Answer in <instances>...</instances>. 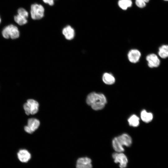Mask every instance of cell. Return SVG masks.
Wrapping results in <instances>:
<instances>
[{"instance_id": "30bf717a", "label": "cell", "mask_w": 168, "mask_h": 168, "mask_svg": "<svg viewBox=\"0 0 168 168\" xmlns=\"http://www.w3.org/2000/svg\"><path fill=\"white\" fill-rule=\"evenodd\" d=\"M141 56L140 52L137 49H132L128 53V57L130 62L133 63L138 62Z\"/></svg>"}, {"instance_id": "ac0fdd59", "label": "cell", "mask_w": 168, "mask_h": 168, "mask_svg": "<svg viewBox=\"0 0 168 168\" xmlns=\"http://www.w3.org/2000/svg\"><path fill=\"white\" fill-rule=\"evenodd\" d=\"M118 4L120 7L125 10L132 6V2L131 0H119Z\"/></svg>"}, {"instance_id": "8992f818", "label": "cell", "mask_w": 168, "mask_h": 168, "mask_svg": "<svg viewBox=\"0 0 168 168\" xmlns=\"http://www.w3.org/2000/svg\"><path fill=\"white\" fill-rule=\"evenodd\" d=\"M114 162L119 163L120 168H125L127 166L128 160L126 156L122 152H115L112 154Z\"/></svg>"}, {"instance_id": "2e32d148", "label": "cell", "mask_w": 168, "mask_h": 168, "mask_svg": "<svg viewBox=\"0 0 168 168\" xmlns=\"http://www.w3.org/2000/svg\"><path fill=\"white\" fill-rule=\"evenodd\" d=\"M139 118L135 114L131 115L128 119L129 124L133 127H137L139 124Z\"/></svg>"}, {"instance_id": "5bb4252c", "label": "cell", "mask_w": 168, "mask_h": 168, "mask_svg": "<svg viewBox=\"0 0 168 168\" xmlns=\"http://www.w3.org/2000/svg\"><path fill=\"white\" fill-rule=\"evenodd\" d=\"M140 117L141 119L144 122L147 123L151 122L153 118V114L151 113L148 112L145 110H142L141 112Z\"/></svg>"}, {"instance_id": "7c38bea8", "label": "cell", "mask_w": 168, "mask_h": 168, "mask_svg": "<svg viewBox=\"0 0 168 168\" xmlns=\"http://www.w3.org/2000/svg\"><path fill=\"white\" fill-rule=\"evenodd\" d=\"M62 33L65 38L69 40H72L75 35L74 30L70 25L67 26L63 29Z\"/></svg>"}, {"instance_id": "9c48e42d", "label": "cell", "mask_w": 168, "mask_h": 168, "mask_svg": "<svg viewBox=\"0 0 168 168\" xmlns=\"http://www.w3.org/2000/svg\"><path fill=\"white\" fill-rule=\"evenodd\" d=\"M146 60L150 68L157 67L160 64V60L155 54H152L148 55L146 57Z\"/></svg>"}, {"instance_id": "3957f363", "label": "cell", "mask_w": 168, "mask_h": 168, "mask_svg": "<svg viewBox=\"0 0 168 168\" xmlns=\"http://www.w3.org/2000/svg\"><path fill=\"white\" fill-rule=\"evenodd\" d=\"M2 34L5 39L11 38L15 39L19 37L20 32L17 26L13 24H10L4 28L2 31Z\"/></svg>"}, {"instance_id": "ffe728a7", "label": "cell", "mask_w": 168, "mask_h": 168, "mask_svg": "<svg viewBox=\"0 0 168 168\" xmlns=\"http://www.w3.org/2000/svg\"><path fill=\"white\" fill-rule=\"evenodd\" d=\"M17 14L26 18L28 17V12L25 9L22 7L18 9Z\"/></svg>"}, {"instance_id": "d6986e66", "label": "cell", "mask_w": 168, "mask_h": 168, "mask_svg": "<svg viewBox=\"0 0 168 168\" xmlns=\"http://www.w3.org/2000/svg\"><path fill=\"white\" fill-rule=\"evenodd\" d=\"M15 22L18 25L22 26L26 24L27 22V18L17 14L14 17Z\"/></svg>"}, {"instance_id": "277c9868", "label": "cell", "mask_w": 168, "mask_h": 168, "mask_svg": "<svg viewBox=\"0 0 168 168\" xmlns=\"http://www.w3.org/2000/svg\"><path fill=\"white\" fill-rule=\"evenodd\" d=\"M44 8L41 4L38 3L32 4L30 10L31 18L34 20H38L42 19L44 16Z\"/></svg>"}, {"instance_id": "ba28073f", "label": "cell", "mask_w": 168, "mask_h": 168, "mask_svg": "<svg viewBox=\"0 0 168 168\" xmlns=\"http://www.w3.org/2000/svg\"><path fill=\"white\" fill-rule=\"evenodd\" d=\"M91 159L87 157L80 158L77 162V168H92Z\"/></svg>"}, {"instance_id": "7402d4cb", "label": "cell", "mask_w": 168, "mask_h": 168, "mask_svg": "<svg viewBox=\"0 0 168 168\" xmlns=\"http://www.w3.org/2000/svg\"><path fill=\"white\" fill-rule=\"evenodd\" d=\"M55 0H42L45 3L48 4L50 6H53L54 4V1Z\"/></svg>"}, {"instance_id": "8fae6325", "label": "cell", "mask_w": 168, "mask_h": 168, "mask_svg": "<svg viewBox=\"0 0 168 168\" xmlns=\"http://www.w3.org/2000/svg\"><path fill=\"white\" fill-rule=\"evenodd\" d=\"M117 138L120 143L124 147L130 146L132 143V139L131 137L127 133H124L118 136Z\"/></svg>"}, {"instance_id": "44dd1931", "label": "cell", "mask_w": 168, "mask_h": 168, "mask_svg": "<svg viewBox=\"0 0 168 168\" xmlns=\"http://www.w3.org/2000/svg\"><path fill=\"white\" fill-rule=\"evenodd\" d=\"M137 6L139 7L143 8L146 6V3L143 0H135Z\"/></svg>"}, {"instance_id": "603a6c76", "label": "cell", "mask_w": 168, "mask_h": 168, "mask_svg": "<svg viewBox=\"0 0 168 168\" xmlns=\"http://www.w3.org/2000/svg\"><path fill=\"white\" fill-rule=\"evenodd\" d=\"M145 3L148 2L149 0H143Z\"/></svg>"}, {"instance_id": "7a4b0ae2", "label": "cell", "mask_w": 168, "mask_h": 168, "mask_svg": "<svg viewBox=\"0 0 168 168\" xmlns=\"http://www.w3.org/2000/svg\"><path fill=\"white\" fill-rule=\"evenodd\" d=\"M39 104L36 100L30 99L27 100L23 105V110L27 115L35 114L39 110Z\"/></svg>"}, {"instance_id": "e0dca14e", "label": "cell", "mask_w": 168, "mask_h": 168, "mask_svg": "<svg viewBox=\"0 0 168 168\" xmlns=\"http://www.w3.org/2000/svg\"><path fill=\"white\" fill-rule=\"evenodd\" d=\"M158 53L160 56L162 58L168 57V45H163L160 47Z\"/></svg>"}, {"instance_id": "52a82bcc", "label": "cell", "mask_w": 168, "mask_h": 168, "mask_svg": "<svg viewBox=\"0 0 168 168\" xmlns=\"http://www.w3.org/2000/svg\"><path fill=\"white\" fill-rule=\"evenodd\" d=\"M18 159L21 162L26 163L30 159L31 155L30 152L26 149H20L17 152Z\"/></svg>"}, {"instance_id": "5b68a950", "label": "cell", "mask_w": 168, "mask_h": 168, "mask_svg": "<svg viewBox=\"0 0 168 168\" xmlns=\"http://www.w3.org/2000/svg\"><path fill=\"white\" fill-rule=\"evenodd\" d=\"M40 125L39 120L35 118H30L27 120V125L24 127L25 132L32 134L39 127Z\"/></svg>"}, {"instance_id": "cb8c5ba5", "label": "cell", "mask_w": 168, "mask_h": 168, "mask_svg": "<svg viewBox=\"0 0 168 168\" xmlns=\"http://www.w3.org/2000/svg\"><path fill=\"white\" fill-rule=\"evenodd\" d=\"M1 22V18H0V23Z\"/></svg>"}, {"instance_id": "6da1fadb", "label": "cell", "mask_w": 168, "mask_h": 168, "mask_svg": "<svg viewBox=\"0 0 168 168\" xmlns=\"http://www.w3.org/2000/svg\"><path fill=\"white\" fill-rule=\"evenodd\" d=\"M86 102L93 110H98L105 107L107 103V99L103 94L93 92L88 95Z\"/></svg>"}, {"instance_id": "d4e9b609", "label": "cell", "mask_w": 168, "mask_h": 168, "mask_svg": "<svg viewBox=\"0 0 168 168\" xmlns=\"http://www.w3.org/2000/svg\"><path fill=\"white\" fill-rule=\"evenodd\" d=\"M165 1H168V0H164Z\"/></svg>"}, {"instance_id": "9a60e30c", "label": "cell", "mask_w": 168, "mask_h": 168, "mask_svg": "<svg viewBox=\"0 0 168 168\" xmlns=\"http://www.w3.org/2000/svg\"><path fill=\"white\" fill-rule=\"evenodd\" d=\"M112 146L114 150L118 152H122L124 150V147L119 142L117 137L114 138L112 142Z\"/></svg>"}, {"instance_id": "4fadbf2b", "label": "cell", "mask_w": 168, "mask_h": 168, "mask_svg": "<svg viewBox=\"0 0 168 168\" xmlns=\"http://www.w3.org/2000/svg\"><path fill=\"white\" fill-rule=\"evenodd\" d=\"M103 82L106 84L112 85L115 82L114 77L111 73L105 72L102 76Z\"/></svg>"}]
</instances>
